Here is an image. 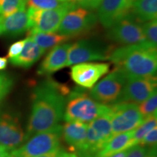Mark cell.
Returning a JSON list of instances; mask_svg holds the SVG:
<instances>
[{
    "instance_id": "obj_1",
    "label": "cell",
    "mask_w": 157,
    "mask_h": 157,
    "mask_svg": "<svg viewBox=\"0 0 157 157\" xmlns=\"http://www.w3.org/2000/svg\"><path fill=\"white\" fill-rule=\"evenodd\" d=\"M69 90L66 86L52 79L43 81L32 95V109L25 132L26 139L36 133L52 129L63 117L66 98Z\"/></svg>"
},
{
    "instance_id": "obj_2",
    "label": "cell",
    "mask_w": 157,
    "mask_h": 157,
    "mask_svg": "<svg viewBox=\"0 0 157 157\" xmlns=\"http://www.w3.org/2000/svg\"><path fill=\"white\" fill-rule=\"evenodd\" d=\"M109 60L127 77L155 76L157 69L156 47L148 42L126 45L112 50Z\"/></svg>"
},
{
    "instance_id": "obj_3",
    "label": "cell",
    "mask_w": 157,
    "mask_h": 157,
    "mask_svg": "<svg viewBox=\"0 0 157 157\" xmlns=\"http://www.w3.org/2000/svg\"><path fill=\"white\" fill-rule=\"evenodd\" d=\"M109 109V105L98 103L84 89L76 87L67 95L63 118L66 122L78 121L87 124Z\"/></svg>"
},
{
    "instance_id": "obj_4",
    "label": "cell",
    "mask_w": 157,
    "mask_h": 157,
    "mask_svg": "<svg viewBox=\"0 0 157 157\" xmlns=\"http://www.w3.org/2000/svg\"><path fill=\"white\" fill-rule=\"evenodd\" d=\"M112 137L111 107L90 123L87 137L81 150L76 153L78 157H98L108 141Z\"/></svg>"
},
{
    "instance_id": "obj_5",
    "label": "cell",
    "mask_w": 157,
    "mask_h": 157,
    "mask_svg": "<svg viewBox=\"0 0 157 157\" xmlns=\"http://www.w3.org/2000/svg\"><path fill=\"white\" fill-rule=\"evenodd\" d=\"M62 126L36 133L29 137L18 148L10 152V157H34L48 154L60 147Z\"/></svg>"
},
{
    "instance_id": "obj_6",
    "label": "cell",
    "mask_w": 157,
    "mask_h": 157,
    "mask_svg": "<svg viewBox=\"0 0 157 157\" xmlns=\"http://www.w3.org/2000/svg\"><path fill=\"white\" fill-rule=\"evenodd\" d=\"M78 7L76 4L68 2L66 5L52 10H41L28 7L29 30L34 29L42 32L53 33L58 31L63 18L68 12Z\"/></svg>"
},
{
    "instance_id": "obj_7",
    "label": "cell",
    "mask_w": 157,
    "mask_h": 157,
    "mask_svg": "<svg viewBox=\"0 0 157 157\" xmlns=\"http://www.w3.org/2000/svg\"><path fill=\"white\" fill-rule=\"evenodd\" d=\"M127 76L120 68L116 67L112 71L92 87L90 95L103 105H112L118 98L127 81Z\"/></svg>"
},
{
    "instance_id": "obj_8",
    "label": "cell",
    "mask_w": 157,
    "mask_h": 157,
    "mask_svg": "<svg viewBox=\"0 0 157 157\" xmlns=\"http://www.w3.org/2000/svg\"><path fill=\"white\" fill-rule=\"evenodd\" d=\"M111 48L99 41L82 39L71 44L66 66L93 60H109Z\"/></svg>"
},
{
    "instance_id": "obj_9",
    "label": "cell",
    "mask_w": 157,
    "mask_h": 157,
    "mask_svg": "<svg viewBox=\"0 0 157 157\" xmlns=\"http://www.w3.org/2000/svg\"><path fill=\"white\" fill-rule=\"evenodd\" d=\"M111 107L112 137L120 133L134 130L138 127L144 118L134 103H118L109 105Z\"/></svg>"
},
{
    "instance_id": "obj_10",
    "label": "cell",
    "mask_w": 157,
    "mask_h": 157,
    "mask_svg": "<svg viewBox=\"0 0 157 157\" xmlns=\"http://www.w3.org/2000/svg\"><path fill=\"white\" fill-rule=\"evenodd\" d=\"M98 20L94 11L78 7L65 15L57 31L69 37L77 36L93 29Z\"/></svg>"
},
{
    "instance_id": "obj_11",
    "label": "cell",
    "mask_w": 157,
    "mask_h": 157,
    "mask_svg": "<svg viewBox=\"0 0 157 157\" xmlns=\"http://www.w3.org/2000/svg\"><path fill=\"white\" fill-rule=\"evenodd\" d=\"M156 76L127 77L121 95L117 103H134L140 104L152 95L156 90Z\"/></svg>"
},
{
    "instance_id": "obj_12",
    "label": "cell",
    "mask_w": 157,
    "mask_h": 157,
    "mask_svg": "<svg viewBox=\"0 0 157 157\" xmlns=\"http://www.w3.org/2000/svg\"><path fill=\"white\" fill-rule=\"evenodd\" d=\"M107 37L124 46L146 42L142 24L135 21L131 15L109 28Z\"/></svg>"
},
{
    "instance_id": "obj_13",
    "label": "cell",
    "mask_w": 157,
    "mask_h": 157,
    "mask_svg": "<svg viewBox=\"0 0 157 157\" xmlns=\"http://www.w3.org/2000/svg\"><path fill=\"white\" fill-rule=\"evenodd\" d=\"M25 139V132L18 118L7 111H0V145L11 151L21 146Z\"/></svg>"
},
{
    "instance_id": "obj_14",
    "label": "cell",
    "mask_w": 157,
    "mask_h": 157,
    "mask_svg": "<svg viewBox=\"0 0 157 157\" xmlns=\"http://www.w3.org/2000/svg\"><path fill=\"white\" fill-rule=\"evenodd\" d=\"M135 0H103L98 7V18L103 27L111 28L131 15Z\"/></svg>"
},
{
    "instance_id": "obj_15",
    "label": "cell",
    "mask_w": 157,
    "mask_h": 157,
    "mask_svg": "<svg viewBox=\"0 0 157 157\" xmlns=\"http://www.w3.org/2000/svg\"><path fill=\"white\" fill-rule=\"evenodd\" d=\"M109 64L101 63H82L71 68L72 80L83 88H92L102 76L109 71Z\"/></svg>"
},
{
    "instance_id": "obj_16",
    "label": "cell",
    "mask_w": 157,
    "mask_h": 157,
    "mask_svg": "<svg viewBox=\"0 0 157 157\" xmlns=\"http://www.w3.org/2000/svg\"><path fill=\"white\" fill-rule=\"evenodd\" d=\"M71 46V44L68 43L55 46L40 64L37 74L39 75H50L66 67Z\"/></svg>"
},
{
    "instance_id": "obj_17",
    "label": "cell",
    "mask_w": 157,
    "mask_h": 157,
    "mask_svg": "<svg viewBox=\"0 0 157 157\" xmlns=\"http://www.w3.org/2000/svg\"><path fill=\"white\" fill-rule=\"evenodd\" d=\"M2 34L9 36H18L29 30V17L26 4L21 6L14 13L0 18Z\"/></svg>"
},
{
    "instance_id": "obj_18",
    "label": "cell",
    "mask_w": 157,
    "mask_h": 157,
    "mask_svg": "<svg viewBox=\"0 0 157 157\" xmlns=\"http://www.w3.org/2000/svg\"><path fill=\"white\" fill-rule=\"evenodd\" d=\"M88 124L78 121H66L62 127V136L71 151L77 153L83 147L87 137Z\"/></svg>"
},
{
    "instance_id": "obj_19",
    "label": "cell",
    "mask_w": 157,
    "mask_h": 157,
    "mask_svg": "<svg viewBox=\"0 0 157 157\" xmlns=\"http://www.w3.org/2000/svg\"><path fill=\"white\" fill-rule=\"evenodd\" d=\"M45 51L40 48L31 37L25 39V43L18 56L10 59L13 65L25 68H30L43 56Z\"/></svg>"
},
{
    "instance_id": "obj_20",
    "label": "cell",
    "mask_w": 157,
    "mask_h": 157,
    "mask_svg": "<svg viewBox=\"0 0 157 157\" xmlns=\"http://www.w3.org/2000/svg\"><path fill=\"white\" fill-rule=\"evenodd\" d=\"M132 134L133 130H131L113 135L99 152L98 157H109L133 146Z\"/></svg>"
},
{
    "instance_id": "obj_21",
    "label": "cell",
    "mask_w": 157,
    "mask_h": 157,
    "mask_svg": "<svg viewBox=\"0 0 157 157\" xmlns=\"http://www.w3.org/2000/svg\"><path fill=\"white\" fill-rule=\"evenodd\" d=\"M130 15L139 23L156 18L157 0H135Z\"/></svg>"
},
{
    "instance_id": "obj_22",
    "label": "cell",
    "mask_w": 157,
    "mask_h": 157,
    "mask_svg": "<svg viewBox=\"0 0 157 157\" xmlns=\"http://www.w3.org/2000/svg\"><path fill=\"white\" fill-rule=\"evenodd\" d=\"M29 36L31 37L37 44L46 51L51 48L63 44L71 37L56 33L42 32L34 29H29Z\"/></svg>"
},
{
    "instance_id": "obj_23",
    "label": "cell",
    "mask_w": 157,
    "mask_h": 157,
    "mask_svg": "<svg viewBox=\"0 0 157 157\" xmlns=\"http://www.w3.org/2000/svg\"><path fill=\"white\" fill-rule=\"evenodd\" d=\"M157 124V117L156 115L151 116L144 119L143 123L133 130L132 134V145L135 146L140 143L145 135L150 132L151 129L156 127Z\"/></svg>"
},
{
    "instance_id": "obj_24",
    "label": "cell",
    "mask_w": 157,
    "mask_h": 157,
    "mask_svg": "<svg viewBox=\"0 0 157 157\" xmlns=\"http://www.w3.org/2000/svg\"><path fill=\"white\" fill-rule=\"evenodd\" d=\"M28 7L41 10H52L66 5L68 0H25Z\"/></svg>"
},
{
    "instance_id": "obj_25",
    "label": "cell",
    "mask_w": 157,
    "mask_h": 157,
    "mask_svg": "<svg viewBox=\"0 0 157 157\" xmlns=\"http://www.w3.org/2000/svg\"><path fill=\"white\" fill-rule=\"evenodd\" d=\"M157 93L156 90L148 99L140 103L138 105L139 111L144 119L151 116L156 115L157 113Z\"/></svg>"
},
{
    "instance_id": "obj_26",
    "label": "cell",
    "mask_w": 157,
    "mask_h": 157,
    "mask_svg": "<svg viewBox=\"0 0 157 157\" xmlns=\"http://www.w3.org/2000/svg\"><path fill=\"white\" fill-rule=\"evenodd\" d=\"M24 4L25 0H0V18L12 15Z\"/></svg>"
},
{
    "instance_id": "obj_27",
    "label": "cell",
    "mask_w": 157,
    "mask_h": 157,
    "mask_svg": "<svg viewBox=\"0 0 157 157\" xmlns=\"http://www.w3.org/2000/svg\"><path fill=\"white\" fill-rule=\"evenodd\" d=\"M143 32L146 37V42L151 44L152 46L156 47L157 44V21L155 18L148 22L144 23L142 25Z\"/></svg>"
},
{
    "instance_id": "obj_28",
    "label": "cell",
    "mask_w": 157,
    "mask_h": 157,
    "mask_svg": "<svg viewBox=\"0 0 157 157\" xmlns=\"http://www.w3.org/2000/svg\"><path fill=\"white\" fill-rule=\"evenodd\" d=\"M13 86V78L7 74L0 73V102L10 92Z\"/></svg>"
},
{
    "instance_id": "obj_29",
    "label": "cell",
    "mask_w": 157,
    "mask_h": 157,
    "mask_svg": "<svg viewBox=\"0 0 157 157\" xmlns=\"http://www.w3.org/2000/svg\"><path fill=\"white\" fill-rule=\"evenodd\" d=\"M157 142V129L155 127L145 135L144 137L140 141L139 145L143 146L153 147L156 146Z\"/></svg>"
},
{
    "instance_id": "obj_30",
    "label": "cell",
    "mask_w": 157,
    "mask_h": 157,
    "mask_svg": "<svg viewBox=\"0 0 157 157\" xmlns=\"http://www.w3.org/2000/svg\"><path fill=\"white\" fill-rule=\"evenodd\" d=\"M148 148L141 145H135L130 147L129 149V152L126 157H145L146 156Z\"/></svg>"
},
{
    "instance_id": "obj_31",
    "label": "cell",
    "mask_w": 157,
    "mask_h": 157,
    "mask_svg": "<svg viewBox=\"0 0 157 157\" xmlns=\"http://www.w3.org/2000/svg\"><path fill=\"white\" fill-rule=\"evenodd\" d=\"M25 43V39L13 43V44L10 47L7 57H8L10 59H12L15 58V57H16L17 56H18V55L21 53V51H22L23 47H24Z\"/></svg>"
},
{
    "instance_id": "obj_32",
    "label": "cell",
    "mask_w": 157,
    "mask_h": 157,
    "mask_svg": "<svg viewBox=\"0 0 157 157\" xmlns=\"http://www.w3.org/2000/svg\"><path fill=\"white\" fill-rule=\"evenodd\" d=\"M103 0H80L77 3L78 7L94 11L98 9Z\"/></svg>"
},
{
    "instance_id": "obj_33",
    "label": "cell",
    "mask_w": 157,
    "mask_h": 157,
    "mask_svg": "<svg viewBox=\"0 0 157 157\" xmlns=\"http://www.w3.org/2000/svg\"><path fill=\"white\" fill-rule=\"evenodd\" d=\"M63 149L61 148V147H59V148L55 149L54 151H51L48 154H44V155H41V156H34V157H56L58 156V154L60 153Z\"/></svg>"
},
{
    "instance_id": "obj_34",
    "label": "cell",
    "mask_w": 157,
    "mask_h": 157,
    "mask_svg": "<svg viewBox=\"0 0 157 157\" xmlns=\"http://www.w3.org/2000/svg\"><path fill=\"white\" fill-rule=\"evenodd\" d=\"M145 157H157V151H156V146L150 147L148 148L147 153Z\"/></svg>"
},
{
    "instance_id": "obj_35",
    "label": "cell",
    "mask_w": 157,
    "mask_h": 157,
    "mask_svg": "<svg viewBox=\"0 0 157 157\" xmlns=\"http://www.w3.org/2000/svg\"><path fill=\"white\" fill-rule=\"evenodd\" d=\"M56 157H78L76 154L74 153H68L64 151L63 150H62Z\"/></svg>"
},
{
    "instance_id": "obj_36",
    "label": "cell",
    "mask_w": 157,
    "mask_h": 157,
    "mask_svg": "<svg viewBox=\"0 0 157 157\" xmlns=\"http://www.w3.org/2000/svg\"><path fill=\"white\" fill-rule=\"evenodd\" d=\"M129 148L125 149V150H123V151H121L118 152V153H117V154L111 155V156H110L109 157H126L127 154H128V152H129Z\"/></svg>"
},
{
    "instance_id": "obj_37",
    "label": "cell",
    "mask_w": 157,
    "mask_h": 157,
    "mask_svg": "<svg viewBox=\"0 0 157 157\" xmlns=\"http://www.w3.org/2000/svg\"><path fill=\"white\" fill-rule=\"evenodd\" d=\"M10 152L7 148L0 145V157H10Z\"/></svg>"
},
{
    "instance_id": "obj_38",
    "label": "cell",
    "mask_w": 157,
    "mask_h": 157,
    "mask_svg": "<svg viewBox=\"0 0 157 157\" xmlns=\"http://www.w3.org/2000/svg\"><path fill=\"white\" fill-rule=\"evenodd\" d=\"M7 58L5 57H0V71L5 69L7 66Z\"/></svg>"
},
{
    "instance_id": "obj_39",
    "label": "cell",
    "mask_w": 157,
    "mask_h": 157,
    "mask_svg": "<svg viewBox=\"0 0 157 157\" xmlns=\"http://www.w3.org/2000/svg\"><path fill=\"white\" fill-rule=\"evenodd\" d=\"M68 1L71 2H72V3L76 4V5H77V3L80 1V0H68Z\"/></svg>"
},
{
    "instance_id": "obj_40",
    "label": "cell",
    "mask_w": 157,
    "mask_h": 157,
    "mask_svg": "<svg viewBox=\"0 0 157 157\" xmlns=\"http://www.w3.org/2000/svg\"><path fill=\"white\" fill-rule=\"evenodd\" d=\"M2 34V29L1 24H0V35Z\"/></svg>"
}]
</instances>
